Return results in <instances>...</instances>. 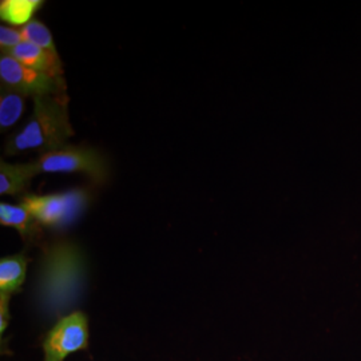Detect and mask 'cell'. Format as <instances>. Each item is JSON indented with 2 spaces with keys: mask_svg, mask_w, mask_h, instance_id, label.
<instances>
[{
  "mask_svg": "<svg viewBox=\"0 0 361 361\" xmlns=\"http://www.w3.org/2000/svg\"><path fill=\"white\" fill-rule=\"evenodd\" d=\"M85 279L86 265L79 246L68 241H59L49 246L42 259L39 274L40 307L49 316L62 317L80 300Z\"/></svg>",
  "mask_w": 361,
  "mask_h": 361,
  "instance_id": "obj_1",
  "label": "cell"
},
{
  "mask_svg": "<svg viewBox=\"0 0 361 361\" xmlns=\"http://www.w3.org/2000/svg\"><path fill=\"white\" fill-rule=\"evenodd\" d=\"M74 135L70 122L68 97L66 92L34 98V111L26 123L15 131L6 145V154L55 152Z\"/></svg>",
  "mask_w": 361,
  "mask_h": 361,
  "instance_id": "obj_2",
  "label": "cell"
},
{
  "mask_svg": "<svg viewBox=\"0 0 361 361\" xmlns=\"http://www.w3.org/2000/svg\"><path fill=\"white\" fill-rule=\"evenodd\" d=\"M91 192L74 188L62 193L27 194L20 205L26 207L35 221L51 229H63L73 225L90 205Z\"/></svg>",
  "mask_w": 361,
  "mask_h": 361,
  "instance_id": "obj_3",
  "label": "cell"
},
{
  "mask_svg": "<svg viewBox=\"0 0 361 361\" xmlns=\"http://www.w3.org/2000/svg\"><path fill=\"white\" fill-rule=\"evenodd\" d=\"M35 174L82 173L95 185H104L109 178V165L104 155L89 146L66 145L62 149L42 154L30 162Z\"/></svg>",
  "mask_w": 361,
  "mask_h": 361,
  "instance_id": "obj_4",
  "label": "cell"
},
{
  "mask_svg": "<svg viewBox=\"0 0 361 361\" xmlns=\"http://www.w3.org/2000/svg\"><path fill=\"white\" fill-rule=\"evenodd\" d=\"M0 79L3 86L18 91L25 97H32V99L66 92L63 77H52L28 68L10 55H1L0 58Z\"/></svg>",
  "mask_w": 361,
  "mask_h": 361,
  "instance_id": "obj_5",
  "label": "cell"
},
{
  "mask_svg": "<svg viewBox=\"0 0 361 361\" xmlns=\"http://www.w3.org/2000/svg\"><path fill=\"white\" fill-rule=\"evenodd\" d=\"M89 323L83 312L77 310L54 325L43 343L44 361H63L68 355L87 347Z\"/></svg>",
  "mask_w": 361,
  "mask_h": 361,
  "instance_id": "obj_6",
  "label": "cell"
},
{
  "mask_svg": "<svg viewBox=\"0 0 361 361\" xmlns=\"http://www.w3.org/2000/svg\"><path fill=\"white\" fill-rule=\"evenodd\" d=\"M6 55H10L19 63L32 68L35 71H40L49 74L52 77H62V62L59 54L43 50L38 46L23 40L19 46H16L11 51Z\"/></svg>",
  "mask_w": 361,
  "mask_h": 361,
  "instance_id": "obj_7",
  "label": "cell"
},
{
  "mask_svg": "<svg viewBox=\"0 0 361 361\" xmlns=\"http://www.w3.org/2000/svg\"><path fill=\"white\" fill-rule=\"evenodd\" d=\"M35 171L30 164L13 165L4 159L0 161V194L1 195H27L31 180L35 177Z\"/></svg>",
  "mask_w": 361,
  "mask_h": 361,
  "instance_id": "obj_8",
  "label": "cell"
},
{
  "mask_svg": "<svg viewBox=\"0 0 361 361\" xmlns=\"http://www.w3.org/2000/svg\"><path fill=\"white\" fill-rule=\"evenodd\" d=\"M28 258L25 255H15L0 261V293L10 295L20 290L26 280Z\"/></svg>",
  "mask_w": 361,
  "mask_h": 361,
  "instance_id": "obj_9",
  "label": "cell"
},
{
  "mask_svg": "<svg viewBox=\"0 0 361 361\" xmlns=\"http://www.w3.org/2000/svg\"><path fill=\"white\" fill-rule=\"evenodd\" d=\"M43 4L42 0H1L0 19L13 27H25Z\"/></svg>",
  "mask_w": 361,
  "mask_h": 361,
  "instance_id": "obj_10",
  "label": "cell"
},
{
  "mask_svg": "<svg viewBox=\"0 0 361 361\" xmlns=\"http://www.w3.org/2000/svg\"><path fill=\"white\" fill-rule=\"evenodd\" d=\"M26 98L23 94L1 85L0 92V129L6 131L19 122L25 114Z\"/></svg>",
  "mask_w": 361,
  "mask_h": 361,
  "instance_id": "obj_11",
  "label": "cell"
},
{
  "mask_svg": "<svg viewBox=\"0 0 361 361\" xmlns=\"http://www.w3.org/2000/svg\"><path fill=\"white\" fill-rule=\"evenodd\" d=\"M0 224L11 226L20 233L22 237H30L35 232V219L22 205H11L7 202L0 204Z\"/></svg>",
  "mask_w": 361,
  "mask_h": 361,
  "instance_id": "obj_12",
  "label": "cell"
},
{
  "mask_svg": "<svg viewBox=\"0 0 361 361\" xmlns=\"http://www.w3.org/2000/svg\"><path fill=\"white\" fill-rule=\"evenodd\" d=\"M20 30H22L23 39L26 42H30L43 50L58 54L55 43L52 40L51 31L49 30V27L43 25L38 19H32L28 25L22 27Z\"/></svg>",
  "mask_w": 361,
  "mask_h": 361,
  "instance_id": "obj_13",
  "label": "cell"
},
{
  "mask_svg": "<svg viewBox=\"0 0 361 361\" xmlns=\"http://www.w3.org/2000/svg\"><path fill=\"white\" fill-rule=\"evenodd\" d=\"M23 40L25 39L22 35V30L8 26L0 27V49L3 55L8 54L16 46H19Z\"/></svg>",
  "mask_w": 361,
  "mask_h": 361,
  "instance_id": "obj_14",
  "label": "cell"
},
{
  "mask_svg": "<svg viewBox=\"0 0 361 361\" xmlns=\"http://www.w3.org/2000/svg\"><path fill=\"white\" fill-rule=\"evenodd\" d=\"M8 300L10 295L0 293V332L4 334L8 320H10V313H8Z\"/></svg>",
  "mask_w": 361,
  "mask_h": 361,
  "instance_id": "obj_15",
  "label": "cell"
}]
</instances>
